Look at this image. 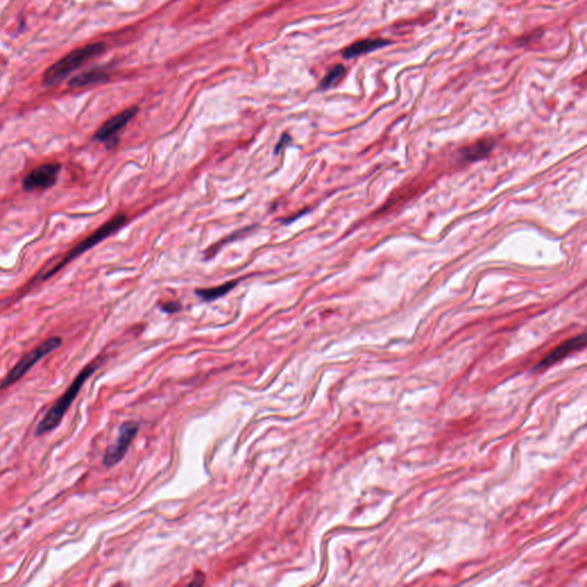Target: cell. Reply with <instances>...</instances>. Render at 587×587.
Wrapping results in <instances>:
<instances>
[{
    "label": "cell",
    "mask_w": 587,
    "mask_h": 587,
    "mask_svg": "<svg viewBox=\"0 0 587 587\" xmlns=\"http://www.w3.org/2000/svg\"><path fill=\"white\" fill-rule=\"evenodd\" d=\"M103 52H105L103 42H93V44H89V45L69 52L68 55L61 57L60 60H57L45 70L42 79V85L49 88V86L59 84L73 72L81 68L88 61L99 57Z\"/></svg>",
    "instance_id": "1"
},
{
    "label": "cell",
    "mask_w": 587,
    "mask_h": 587,
    "mask_svg": "<svg viewBox=\"0 0 587 587\" xmlns=\"http://www.w3.org/2000/svg\"><path fill=\"white\" fill-rule=\"evenodd\" d=\"M97 370L98 365L90 364L81 370V373L74 380V382L70 384L69 388L67 389L64 396L51 407V410L46 413L44 418L40 420V423L36 427V431H35L36 436H42L46 433H50L60 425L64 414L69 409L70 405L75 401L77 394H79L81 389L84 386V383Z\"/></svg>",
    "instance_id": "2"
},
{
    "label": "cell",
    "mask_w": 587,
    "mask_h": 587,
    "mask_svg": "<svg viewBox=\"0 0 587 587\" xmlns=\"http://www.w3.org/2000/svg\"><path fill=\"white\" fill-rule=\"evenodd\" d=\"M127 220V216L124 214H121L116 215V216L113 217L112 220H109L108 222H106L103 226H100L97 231H94L92 234L89 235L88 238L83 240V241L79 242V244H77L74 249L70 250L69 253H68V255H67V256L64 257V258L62 259V261H61V262L59 263L55 268H52L49 273L45 274L44 280L49 279V278H51L52 275H55L57 272L60 271L61 268L66 266L68 263L72 262L73 259L81 256V253H84L85 251H88V250L91 249V248H93L94 246H97L98 244L103 241L105 239H107L108 236H110V235L114 234L115 232H118V229L125 225Z\"/></svg>",
    "instance_id": "3"
},
{
    "label": "cell",
    "mask_w": 587,
    "mask_h": 587,
    "mask_svg": "<svg viewBox=\"0 0 587 587\" xmlns=\"http://www.w3.org/2000/svg\"><path fill=\"white\" fill-rule=\"evenodd\" d=\"M62 344V338H51L49 340L45 341V342H42L40 346H37L36 349H33L31 353H28L25 355L23 358L18 363V364L12 368V370L7 374V377L4 379L3 382L0 384V389L6 388V387L11 386L13 383H16V381L21 379L23 375H25L27 372L31 370V368L37 364V363L40 362V359L44 358L45 355H49L51 353L52 351H55V349H57L59 346Z\"/></svg>",
    "instance_id": "4"
},
{
    "label": "cell",
    "mask_w": 587,
    "mask_h": 587,
    "mask_svg": "<svg viewBox=\"0 0 587 587\" xmlns=\"http://www.w3.org/2000/svg\"><path fill=\"white\" fill-rule=\"evenodd\" d=\"M60 171V163H45L31 170L23 179L22 186L27 192L49 190L57 184Z\"/></svg>",
    "instance_id": "5"
},
{
    "label": "cell",
    "mask_w": 587,
    "mask_h": 587,
    "mask_svg": "<svg viewBox=\"0 0 587 587\" xmlns=\"http://www.w3.org/2000/svg\"><path fill=\"white\" fill-rule=\"evenodd\" d=\"M138 107L135 106L131 108L125 109L124 112L120 113V114L115 115L114 118L108 120L103 124V127L98 130L96 135H94V140L103 142L108 148H112L113 146L116 145L118 144L116 136H118V132L124 127H127V124L138 114Z\"/></svg>",
    "instance_id": "6"
},
{
    "label": "cell",
    "mask_w": 587,
    "mask_h": 587,
    "mask_svg": "<svg viewBox=\"0 0 587 587\" xmlns=\"http://www.w3.org/2000/svg\"><path fill=\"white\" fill-rule=\"evenodd\" d=\"M139 431V425L136 422H127L120 428L118 440L112 448H109L103 457V465L106 467H113L118 465L127 453L129 446L135 440Z\"/></svg>",
    "instance_id": "7"
},
{
    "label": "cell",
    "mask_w": 587,
    "mask_h": 587,
    "mask_svg": "<svg viewBox=\"0 0 587 587\" xmlns=\"http://www.w3.org/2000/svg\"><path fill=\"white\" fill-rule=\"evenodd\" d=\"M585 344H586L585 334L566 341L564 343L557 346V349L553 350L549 355H546L545 359L537 365V370H542L551 367L552 365H554L555 363L560 362L563 358H566V355H571L572 353L583 349Z\"/></svg>",
    "instance_id": "8"
},
{
    "label": "cell",
    "mask_w": 587,
    "mask_h": 587,
    "mask_svg": "<svg viewBox=\"0 0 587 587\" xmlns=\"http://www.w3.org/2000/svg\"><path fill=\"white\" fill-rule=\"evenodd\" d=\"M389 44H390L389 40H382V38H367V40H359L344 50L343 57L344 59H353V57L370 53V52L383 49Z\"/></svg>",
    "instance_id": "9"
},
{
    "label": "cell",
    "mask_w": 587,
    "mask_h": 587,
    "mask_svg": "<svg viewBox=\"0 0 587 587\" xmlns=\"http://www.w3.org/2000/svg\"><path fill=\"white\" fill-rule=\"evenodd\" d=\"M107 81H108V75L105 72L100 69H91L74 76L73 79H70L68 85L70 88L79 89L91 84H99Z\"/></svg>",
    "instance_id": "10"
},
{
    "label": "cell",
    "mask_w": 587,
    "mask_h": 587,
    "mask_svg": "<svg viewBox=\"0 0 587 587\" xmlns=\"http://www.w3.org/2000/svg\"><path fill=\"white\" fill-rule=\"evenodd\" d=\"M494 146V140L483 139V140H479L474 145L465 148L464 151H461V154H462L464 160L473 162V161L481 160L483 157L488 156Z\"/></svg>",
    "instance_id": "11"
},
{
    "label": "cell",
    "mask_w": 587,
    "mask_h": 587,
    "mask_svg": "<svg viewBox=\"0 0 587 587\" xmlns=\"http://www.w3.org/2000/svg\"><path fill=\"white\" fill-rule=\"evenodd\" d=\"M239 280L229 281V283H223L220 286L212 287V288H202L195 292L196 295L201 298L202 301L211 302L218 298L223 297L226 294H229L231 290H234L235 287L238 286Z\"/></svg>",
    "instance_id": "12"
},
{
    "label": "cell",
    "mask_w": 587,
    "mask_h": 587,
    "mask_svg": "<svg viewBox=\"0 0 587 587\" xmlns=\"http://www.w3.org/2000/svg\"><path fill=\"white\" fill-rule=\"evenodd\" d=\"M344 74H346L344 66H342V64L335 66L333 69L329 70V74L320 81V88L322 90H327V89L334 86L335 84H338V81L342 79Z\"/></svg>",
    "instance_id": "13"
},
{
    "label": "cell",
    "mask_w": 587,
    "mask_h": 587,
    "mask_svg": "<svg viewBox=\"0 0 587 587\" xmlns=\"http://www.w3.org/2000/svg\"><path fill=\"white\" fill-rule=\"evenodd\" d=\"M290 142H292V137H290L288 133H283L281 138L279 139L277 146L274 148V154H275V155H279V154L283 153V152L286 149V147L290 146Z\"/></svg>",
    "instance_id": "14"
},
{
    "label": "cell",
    "mask_w": 587,
    "mask_h": 587,
    "mask_svg": "<svg viewBox=\"0 0 587 587\" xmlns=\"http://www.w3.org/2000/svg\"><path fill=\"white\" fill-rule=\"evenodd\" d=\"M181 303L179 302H166L164 304L161 305V309H162L163 312H166V314H176L178 311L181 310Z\"/></svg>",
    "instance_id": "15"
}]
</instances>
